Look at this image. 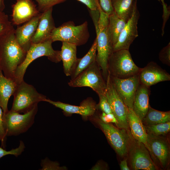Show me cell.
I'll list each match as a JSON object with an SVG mask.
<instances>
[{
	"label": "cell",
	"instance_id": "obj_11",
	"mask_svg": "<svg viewBox=\"0 0 170 170\" xmlns=\"http://www.w3.org/2000/svg\"><path fill=\"white\" fill-rule=\"evenodd\" d=\"M147 149L152 157L163 169L168 166L170 161L169 142L161 136L147 133Z\"/></svg>",
	"mask_w": 170,
	"mask_h": 170
},
{
	"label": "cell",
	"instance_id": "obj_25",
	"mask_svg": "<svg viewBox=\"0 0 170 170\" xmlns=\"http://www.w3.org/2000/svg\"><path fill=\"white\" fill-rule=\"evenodd\" d=\"M126 22L119 18L114 12L109 15V23L106 32L113 47L117 42Z\"/></svg>",
	"mask_w": 170,
	"mask_h": 170
},
{
	"label": "cell",
	"instance_id": "obj_42",
	"mask_svg": "<svg viewBox=\"0 0 170 170\" xmlns=\"http://www.w3.org/2000/svg\"><path fill=\"white\" fill-rule=\"evenodd\" d=\"M105 168L100 162H98L93 167L92 170H102L104 169Z\"/></svg>",
	"mask_w": 170,
	"mask_h": 170
},
{
	"label": "cell",
	"instance_id": "obj_13",
	"mask_svg": "<svg viewBox=\"0 0 170 170\" xmlns=\"http://www.w3.org/2000/svg\"><path fill=\"white\" fill-rule=\"evenodd\" d=\"M140 16L135 5L133 15L126 22L116 43L113 47V51L121 49L129 50L130 46L138 36L137 24Z\"/></svg>",
	"mask_w": 170,
	"mask_h": 170
},
{
	"label": "cell",
	"instance_id": "obj_24",
	"mask_svg": "<svg viewBox=\"0 0 170 170\" xmlns=\"http://www.w3.org/2000/svg\"><path fill=\"white\" fill-rule=\"evenodd\" d=\"M97 45V41L96 38L88 52L82 58H77L70 75L71 80L75 78L96 60Z\"/></svg>",
	"mask_w": 170,
	"mask_h": 170
},
{
	"label": "cell",
	"instance_id": "obj_30",
	"mask_svg": "<svg viewBox=\"0 0 170 170\" xmlns=\"http://www.w3.org/2000/svg\"><path fill=\"white\" fill-rule=\"evenodd\" d=\"M25 148V144L21 140L20 141L19 145L17 148L10 150L7 151L1 146L0 147V159L7 155H13L17 157L22 154Z\"/></svg>",
	"mask_w": 170,
	"mask_h": 170
},
{
	"label": "cell",
	"instance_id": "obj_26",
	"mask_svg": "<svg viewBox=\"0 0 170 170\" xmlns=\"http://www.w3.org/2000/svg\"><path fill=\"white\" fill-rule=\"evenodd\" d=\"M111 3L114 12L127 22L133 15L137 0H111Z\"/></svg>",
	"mask_w": 170,
	"mask_h": 170
},
{
	"label": "cell",
	"instance_id": "obj_20",
	"mask_svg": "<svg viewBox=\"0 0 170 170\" xmlns=\"http://www.w3.org/2000/svg\"><path fill=\"white\" fill-rule=\"evenodd\" d=\"M150 87L140 84L136 91L132 109L142 120L147 114L149 107Z\"/></svg>",
	"mask_w": 170,
	"mask_h": 170
},
{
	"label": "cell",
	"instance_id": "obj_37",
	"mask_svg": "<svg viewBox=\"0 0 170 170\" xmlns=\"http://www.w3.org/2000/svg\"><path fill=\"white\" fill-rule=\"evenodd\" d=\"M99 3L102 9L108 15H110L113 12L111 0H99Z\"/></svg>",
	"mask_w": 170,
	"mask_h": 170
},
{
	"label": "cell",
	"instance_id": "obj_32",
	"mask_svg": "<svg viewBox=\"0 0 170 170\" xmlns=\"http://www.w3.org/2000/svg\"><path fill=\"white\" fill-rule=\"evenodd\" d=\"M38 4V10L42 13L57 4L66 0H36Z\"/></svg>",
	"mask_w": 170,
	"mask_h": 170
},
{
	"label": "cell",
	"instance_id": "obj_36",
	"mask_svg": "<svg viewBox=\"0 0 170 170\" xmlns=\"http://www.w3.org/2000/svg\"><path fill=\"white\" fill-rule=\"evenodd\" d=\"M2 109L0 106V141L1 143V146L5 149L6 147V142L7 136L4 131L3 116V112Z\"/></svg>",
	"mask_w": 170,
	"mask_h": 170
},
{
	"label": "cell",
	"instance_id": "obj_23",
	"mask_svg": "<svg viewBox=\"0 0 170 170\" xmlns=\"http://www.w3.org/2000/svg\"><path fill=\"white\" fill-rule=\"evenodd\" d=\"M74 44L62 42L60 51L61 60L63 63L64 71L67 76H70L77 60L76 47Z\"/></svg>",
	"mask_w": 170,
	"mask_h": 170
},
{
	"label": "cell",
	"instance_id": "obj_14",
	"mask_svg": "<svg viewBox=\"0 0 170 170\" xmlns=\"http://www.w3.org/2000/svg\"><path fill=\"white\" fill-rule=\"evenodd\" d=\"M106 28L99 32L96 35V37L97 53L96 54V61L101 70L102 75L105 81L108 74V59L113 52V46L106 33Z\"/></svg>",
	"mask_w": 170,
	"mask_h": 170
},
{
	"label": "cell",
	"instance_id": "obj_22",
	"mask_svg": "<svg viewBox=\"0 0 170 170\" xmlns=\"http://www.w3.org/2000/svg\"><path fill=\"white\" fill-rule=\"evenodd\" d=\"M17 84L14 80L5 77L0 68V106L3 114L9 110L8 108V101L14 94Z\"/></svg>",
	"mask_w": 170,
	"mask_h": 170
},
{
	"label": "cell",
	"instance_id": "obj_3",
	"mask_svg": "<svg viewBox=\"0 0 170 170\" xmlns=\"http://www.w3.org/2000/svg\"><path fill=\"white\" fill-rule=\"evenodd\" d=\"M11 110L20 113L27 112L40 102L45 101L46 97L39 92L32 85L24 80L18 84L13 94Z\"/></svg>",
	"mask_w": 170,
	"mask_h": 170
},
{
	"label": "cell",
	"instance_id": "obj_41",
	"mask_svg": "<svg viewBox=\"0 0 170 170\" xmlns=\"http://www.w3.org/2000/svg\"><path fill=\"white\" fill-rule=\"evenodd\" d=\"M120 166L121 170H129L130 168L128 165L127 159L125 158L120 162Z\"/></svg>",
	"mask_w": 170,
	"mask_h": 170
},
{
	"label": "cell",
	"instance_id": "obj_16",
	"mask_svg": "<svg viewBox=\"0 0 170 170\" xmlns=\"http://www.w3.org/2000/svg\"><path fill=\"white\" fill-rule=\"evenodd\" d=\"M12 7V20L15 25L26 22L40 13L32 0H17Z\"/></svg>",
	"mask_w": 170,
	"mask_h": 170
},
{
	"label": "cell",
	"instance_id": "obj_35",
	"mask_svg": "<svg viewBox=\"0 0 170 170\" xmlns=\"http://www.w3.org/2000/svg\"><path fill=\"white\" fill-rule=\"evenodd\" d=\"M159 58L163 63L170 65V42L163 47L159 54Z\"/></svg>",
	"mask_w": 170,
	"mask_h": 170
},
{
	"label": "cell",
	"instance_id": "obj_17",
	"mask_svg": "<svg viewBox=\"0 0 170 170\" xmlns=\"http://www.w3.org/2000/svg\"><path fill=\"white\" fill-rule=\"evenodd\" d=\"M42 13L14 30L15 39L26 52L31 44V39L37 30Z\"/></svg>",
	"mask_w": 170,
	"mask_h": 170
},
{
	"label": "cell",
	"instance_id": "obj_6",
	"mask_svg": "<svg viewBox=\"0 0 170 170\" xmlns=\"http://www.w3.org/2000/svg\"><path fill=\"white\" fill-rule=\"evenodd\" d=\"M38 111V105L23 114L8 110L3 114V127L6 136H16L26 132L33 125Z\"/></svg>",
	"mask_w": 170,
	"mask_h": 170
},
{
	"label": "cell",
	"instance_id": "obj_38",
	"mask_svg": "<svg viewBox=\"0 0 170 170\" xmlns=\"http://www.w3.org/2000/svg\"><path fill=\"white\" fill-rule=\"evenodd\" d=\"M161 1L163 7V23L162 27V35H164V29L166 23L168 19L170 14V8L167 7V4L164 2V0H160Z\"/></svg>",
	"mask_w": 170,
	"mask_h": 170
},
{
	"label": "cell",
	"instance_id": "obj_15",
	"mask_svg": "<svg viewBox=\"0 0 170 170\" xmlns=\"http://www.w3.org/2000/svg\"><path fill=\"white\" fill-rule=\"evenodd\" d=\"M140 83L150 87L161 82L170 80V75L156 63L150 62L139 74Z\"/></svg>",
	"mask_w": 170,
	"mask_h": 170
},
{
	"label": "cell",
	"instance_id": "obj_28",
	"mask_svg": "<svg viewBox=\"0 0 170 170\" xmlns=\"http://www.w3.org/2000/svg\"><path fill=\"white\" fill-rule=\"evenodd\" d=\"M146 133L155 136L164 135L170 130V121L155 125H144Z\"/></svg>",
	"mask_w": 170,
	"mask_h": 170
},
{
	"label": "cell",
	"instance_id": "obj_39",
	"mask_svg": "<svg viewBox=\"0 0 170 170\" xmlns=\"http://www.w3.org/2000/svg\"><path fill=\"white\" fill-rule=\"evenodd\" d=\"M100 118L102 121L105 123H114L117 126V121L113 113L106 114L102 112Z\"/></svg>",
	"mask_w": 170,
	"mask_h": 170
},
{
	"label": "cell",
	"instance_id": "obj_29",
	"mask_svg": "<svg viewBox=\"0 0 170 170\" xmlns=\"http://www.w3.org/2000/svg\"><path fill=\"white\" fill-rule=\"evenodd\" d=\"M14 29L9 20L8 16L3 11H0V37Z\"/></svg>",
	"mask_w": 170,
	"mask_h": 170
},
{
	"label": "cell",
	"instance_id": "obj_34",
	"mask_svg": "<svg viewBox=\"0 0 170 170\" xmlns=\"http://www.w3.org/2000/svg\"><path fill=\"white\" fill-rule=\"evenodd\" d=\"M99 102L97 105V108H99L102 112L106 114L112 113L110 105L106 97L105 94L98 95Z\"/></svg>",
	"mask_w": 170,
	"mask_h": 170
},
{
	"label": "cell",
	"instance_id": "obj_9",
	"mask_svg": "<svg viewBox=\"0 0 170 170\" xmlns=\"http://www.w3.org/2000/svg\"><path fill=\"white\" fill-rule=\"evenodd\" d=\"M105 95L110 106L112 113L116 118L118 128L130 132L127 117V107L117 93L108 73L106 80Z\"/></svg>",
	"mask_w": 170,
	"mask_h": 170
},
{
	"label": "cell",
	"instance_id": "obj_43",
	"mask_svg": "<svg viewBox=\"0 0 170 170\" xmlns=\"http://www.w3.org/2000/svg\"><path fill=\"white\" fill-rule=\"evenodd\" d=\"M5 8L4 0H0V11H3Z\"/></svg>",
	"mask_w": 170,
	"mask_h": 170
},
{
	"label": "cell",
	"instance_id": "obj_18",
	"mask_svg": "<svg viewBox=\"0 0 170 170\" xmlns=\"http://www.w3.org/2000/svg\"><path fill=\"white\" fill-rule=\"evenodd\" d=\"M53 8L42 13L36 32L31 39V43H38L51 39L52 32L55 27L52 17Z\"/></svg>",
	"mask_w": 170,
	"mask_h": 170
},
{
	"label": "cell",
	"instance_id": "obj_33",
	"mask_svg": "<svg viewBox=\"0 0 170 170\" xmlns=\"http://www.w3.org/2000/svg\"><path fill=\"white\" fill-rule=\"evenodd\" d=\"M41 165L42 168L40 170H65V167H60V164L57 162H53L46 158L42 160Z\"/></svg>",
	"mask_w": 170,
	"mask_h": 170
},
{
	"label": "cell",
	"instance_id": "obj_44",
	"mask_svg": "<svg viewBox=\"0 0 170 170\" xmlns=\"http://www.w3.org/2000/svg\"></svg>",
	"mask_w": 170,
	"mask_h": 170
},
{
	"label": "cell",
	"instance_id": "obj_2",
	"mask_svg": "<svg viewBox=\"0 0 170 170\" xmlns=\"http://www.w3.org/2000/svg\"><path fill=\"white\" fill-rule=\"evenodd\" d=\"M53 42L51 39L38 43H31L26 52L25 58L22 63L17 68L14 75V79L17 84L24 81V77L28 66L36 59L45 56L51 61L56 63L61 60L60 51L54 49Z\"/></svg>",
	"mask_w": 170,
	"mask_h": 170
},
{
	"label": "cell",
	"instance_id": "obj_1",
	"mask_svg": "<svg viewBox=\"0 0 170 170\" xmlns=\"http://www.w3.org/2000/svg\"><path fill=\"white\" fill-rule=\"evenodd\" d=\"M14 30L0 37V68L5 77L15 80L16 70L24 61L26 52L17 42Z\"/></svg>",
	"mask_w": 170,
	"mask_h": 170
},
{
	"label": "cell",
	"instance_id": "obj_5",
	"mask_svg": "<svg viewBox=\"0 0 170 170\" xmlns=\"http://www.w3.org/2000/svg\"><path fill=\"white\" fill-rule=\"evenodd\" d=\"M89 36L87 21L75 26L73 21H69L55 27L52 32L50 38L53 42L60 41L78 46L85 44Z\"/></svg>",
	"mask_w": 170,
	"mask_h": 170
},
{
	"label": "cell",
	"instance_id": "obj_4",
	"mask_svg": "<svg viewBox=\"0 0 170 170\" xmlns=\"http://www.w3.org/2000/svg\"><path fill=\"white\" fill-rule=\"evenodd\" d=\"M141 69L134 63L129 50L113 52L108 59V72L113 77L128 78L139 74Z\"/></svg>",
	"mask_w": 170,
	"mask_h": 170
},
{
	"label": "cell",
	"instance_id": "obj_12",
	"mask_svg": "<svg viewBox=\"0 0 170 170\" xmlns=\"http://www.w3.org/2000/svg\"><path fill=\"white\" fill-rule=\"evenodd\" d=\"M110 76L119 96L126 105L132 109L135 94L140 84L139 74L125 78Z\"/></svg>",
	"mask_w": 170,
	"mask_h": 170
},
{
	"label": "cell",
	"instance_id": "obj_40",
	"mask_svg": "<svg viewBox=\"0 0 170 170\" xmlns=\"http://www.w3.org/2000/svg\"><path fill=\"white\" fill-rule=\"evenodd\" d=\"M85 4L91 11L98 9L99 5L98 0H77Z\"/></svg>",
	"mask_w": 170,
	"mask_h": 170
},
{
	"label": "cell",
	"instance_id": "obj_31",
	"mask_svg": "<svg viewBox=\"0 0 170 170\" xmlns=\"http://www.w3.org/2000/svg\"><path fill=\"white\" fill-rule=\"evenodd\" d=\"M99 15L98 22V30L96 31V35L99 32L106 28L109 23V15L102 9L100 5L99 6Z\"/></svg>",
	"mask_w": 170,
	"mask_h": 170
},
{
	"label": "cell",
	"instance_id": "obj_10",
	"mask_svg": "<svg viewBox=\"0 0 170 170\" xmlns=\"http://www.w3.org/2000/svg\"><path fill=\"white\" fill-rule=\"evenodd\" d=\"M98 122L105 136L117 154L121 157L125 156L128 152L129 133L125 130L115 127L111 123H106L100 119Z\"/></svg>",
	"mask_w": 170,
	"mask_h": 170
},
{
	"label": "cell",
	"instance_id": "obj_21",
	"mask_svg": "<svg viewBox=\"0 0 170 170\" xmlns=\"http://www.w3.org/2000/svg\"><path fill=\"white\" fill-rule=\"evenodd\" d=\"M127 120L131 134L137 141L143 143L147 149V133L142 120L133 110L127 107Z\"/></svg>",
	"mask_w": 170,
	"mask_h": 170
},
{
	"label": "cell",
	"instance_id": "obj_8",
	"mask_svg": "<svg viewBox=\"0 0 170 170\" xmlns=\"http://www.w3.org/2000/svg\"><path fill=\"white\" fill-rule=\"evenodd\" d=\"M128 153H129V162L132 169H158L145 145L135 139L130 132Z\"/></svg>",
	"mask_w": 170,
	"mask_h": 170
},
{
	"label": "cell",
	"instance_id": "obj_7",
	"mask_svg": "<svg viewBox=\"0 0 170 170\" xmlns=\"http://www.w3.org/2000/svg\"><path fill=\"white\" fill-rule=\"evenodd\" d=\"M68 84L72 87H88L99 95L105 94L106 82L95 60Z\"/></svg>",
	"mask_w": 170,
	"mask_h": 170
},
{
	"label": "cell",
	"instance_id": "obj_19",
	"mask_svg": "<svg viewBox=\"0 0 170 170\" xmlns=\"http://www.w3.org/2000/svg\"><path fill=\"white\" fill-rule=\"evenodd\" d=\"M60 109L65 113L76 114L84 116H91L94 114L97 109V105L91 98L83 100L79 106L65 103L60 101H55L47 99L45 101Z\"/></svg>",
	"mask_w": 170,
	"mask_h": 170
},
{
	"label": "cell",
	"instance_id": "obj_27",
	"mask_svg": "<svg viewBox=\"0 0 170 170\" xmlns=\"http://www.w3.org/2000/svg\"><path fill=\"white\" fill-rule=\"evenodd\" d=\"M144 125H155L170 121V111H162L150 106L145 116L142 120Z\"/></svg>",
	"mask_w": 170,
	"mask_h": 170
}]
</instances>
